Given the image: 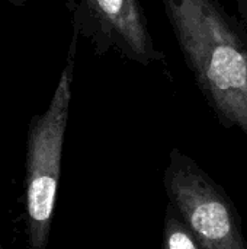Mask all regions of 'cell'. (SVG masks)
Masks as SVG:
<instances>
[{"label":"cell","instance_id":"cell-5","mask_svg":"<svg viewBox=\"0 0 247 249\" xmlns=\"http://www.w3.org/2000/svg\"><path fill=\"white\" fill-rule=\"evenodd\" d=\"M163 249H201L192 231L183 222L172 203L167 206L166 212Z\"/></svg>","mask_w":247,"mask_h":249},{"label":"cell","instance_id":"cell-1","mask_svg":"<svg viewBox=\"0 0 247 249\" xmlns=\"http://www.w3.org/2000/svg\"><path fill=\"white\" fill-rule=\"evenodd\" d=\"M208 104L247 134V47L213 0H162Z\"/></svg>","mask_w":247,"mask_h":249},{"label":"cell","instance_id":"cell-2","mask_svg":"<svg viewBox=\"0 0 247 249\" xmlns=\"http://www.w3.org/2000/svg\"><path fill=\"white\" fill-rule=\"evenodd\" d=\"M79 32L67 51V61L47 111L33 115L26 136V217L29 249H45L54 216L61 172L64 134L71 102Z\"/></svg>","mask_w":247,"mask_h":249},{"label":"cell","instance_id":"cell-4","mask_svg":"<svg viewBox=\"0 0 247 249\" xmlns=\"http://www.w3.org/2000/svg\"><path fill=\"white\" fill-rule=\"evenodd\" d=\"M71 12L73 28L92 41L98 54L114 47L140 64L159 60L140 0H77Z\"/></svg>","mask_w":247,"mask_h":249},{"label":"cell","instance_id":"cell-3","mask_svg":"<svg viewBox=\"0 0 247 249\" xmlns=\"http://www.w3.org/2000/svg\"><path fill=\"white\" fill-rule=\"evenodd\" d=\"M165 185L172 204L201 249H247L231 203L213 179L179 150L172 152Z\"/></svg>","mask_w":247,"mask_h":249},{"label":"cell","instance_id":"cell-6","mask_svg":"<svg viewBox=\"0 0 247 249\" xmlns=\"http://www.w3.org/2000/svg\"><path fill=\"white\" fill-rule=\"evenodd\" d=\"M6 1H9V3H12L13 6H23V4H26V1L28 0H6Z\"/></svg>","mask_w":247,"mask_h":249},{"label":"cell","instance_id":"cell-7","mask_svg":"<svg viewBox=\"0 0 247 249\" xmlns=\"http://www.w3.org/2000/svg\"><path fill=\"white\" fill-rule=\"evenodd\" d=\"M0 249H3V248H1V247H0Z\"/></svg>","mask_w":247,"mask_h":249}]
</instances>
